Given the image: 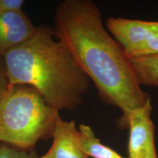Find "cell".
<instances>
[{
    "instance_id": "cell-1",
    "label": "cell",
    "mask_w": 158,
    "mask_h": 158,
    "mask_svg": "<svg viewBox=\"0 0 158 158\" xmlns=\"http://www.w3.org/2000/svg\"><path fill=\"white\" fill-rule=\"evenodd\" d=\"M53 29L94 83L100 100L122 111L117 127L130 112L151 100L136 80L130 59L104 26L101 10L94 2H61Z\"/></svg>"
},
{
    "instance_id": "cell-2",
    "label": "cell",
    "mask_w": 158,
    "mask_h": 158,
    "mask_svg": "<svg viewBox=\"0 0 158 158\" xmlns=\"http://www.w3.org/2000/svg\"><path fill=\"white\" fill-rule=\"evenodd\" d=\"M10 86L35 88L51 108L75 110L89 89L88 76L48 26H38L32 37L3 56Z\"/></svg>"
},
{
    "instance_id": "cell-3",
    "label": "cell",
    "mask_w": 158,
    "mask_h": 158,
    "mask_svg": "<svg viewBox=\"0 0 158 158\" xmlns=\"http://www.w3.org/2000/svg\"><path fill=\"white\" fill-rule=\"evenodd\" d=\"M59 116L35 88L10 86L0 97V143L34 150L40 141L51 138Z\"/></svg>"
},
{
    "instance_id": "cell-4",
    "label": "cell",
    "mask_w": 158,
    "mask_h": 158,
    "mask_svg": "<svg viewBox=\"0 0 158 158\" xmlns=\"http://www.w3.org/2000/svg\"><path fill=\"white\" fill-rule=\"evenodd\" d=\"M106 28L129 59L158 54V21L110 17Z\"/></svg>"
},
{
    "instance_id": "cell-5",
    "label": "cell",
    "mask_w": 158,
    "mask_h": 158,
    "mask_svg": "<svg viewBox=\"0 0 158 158\" xmlns=\"http://www.w3.org/2000/svg\"><path fill=\"white\" fill-rule=\"evenodd\" d=\"M151 100L133 110L118 126L129 130L128 158H158L155 147V125L151 118Z\"/></svg>"
},
{
    "instance_id": "cell-6",
    "label": "cell",
    "mask_w": 158,
    "mask_h": 158,
    "mask_svg": "<svg viewBox=\"0 0 158 158\" xmlns=\"http://www.w3.org/2000/svg\"><path fill=\"white\" fill-rule=\"evenodd\" d=\"M36 30L23 11L0 13V56L28 40Z\"/></svg>"
},
{
    "instance_id": "cell-7",
    "label": "cell",
    "mask_w": 158,
    "mask_h": 158,
    "mask_svg": "<svg viewBox=\"0 0 158 158\" xmlns=\"http://www.w3.org/2000/svg\"><path fill=\"white\" fill-rule=\"evenodd\" d=\"M51 138L53 142L46 153L40 158H88L80 142L76 122L57 118Z\"/></svg>"
},
{
    "instance_id": "cell-8",
    "label": "cell",
    "mask_w": 158,
    "mask_h": 158,
    "mask_svg": "<svg viewBox=\"0 0 158 158\" xmlns=\"http://www.w3.org/2000/svg\"><path fill=\"white\" fill-rule=\"evenodd\" d=\"M81 145L84 153L92 158H124L113 149L101 143L90 126L81 124L78 127Z\"/></svg>"
},
{
    "instance_id": "cell-9",
    "label": "cell",
    "mask_w": 158,
    "mask_h": 158,
    "mask_svg": "<svg viewBox=\"0 0 158 158\" xmlns=\"http://www.w3.org/2000/svg\"><path fill=\"white\" fill-rule=\"evenodd\" d=\"M130 62L140 86L158 87V54L130 59Z\"/></svg>"
},
{
    "instance_id": "cell-10",
    "label": "cell",
    "mask_w": 158,
    "mask_h": 158,
    "mask_svg": "<svg viewBox=\"0 0 158 158\" xmlns=\"http://www.w3.org/2000/svg\"><path fill=\"white\" fill-rule=\"evenodd\" d=\"M0 158H40V156L35 149L25 151L0 143Z\"/></svg>"
},
{
    "instance_id": "cell-11",
    "label": "cell",
    "mask_w": 158,
    "mask_h": 158,
    "mask_svg": "<svg viewBox=\"0 0 158 158\" xmlns=\"http://www.w3.org/2000/svg\"><path fill=\"white\" fill-rule=\"evenodd\" d=\"M23 0H0V13L23 11Z\"/></svg>"
},
{
    "instance_id": "cell-12",
    "label": "cell",
    "mask_w": 158,
    "mask_h": 158,
    "mask_svg": "<svg viewBox=\"0 0 158 158\" xmlns=\"http://www.w3.org/2000/svg\"><path fill=\"white\" fill-rule=\"evenodd\" d=\"M10 86L7 68L3 57L0 56V97L5 93Z\"/></svg>"
}]
</instances>
